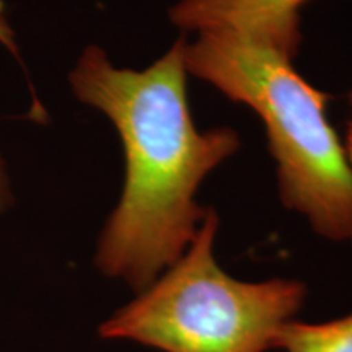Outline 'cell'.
Segmentation results:
<instances>
[{
  "label": "cell",
  "instance_id": "4",
  "mask_svg": "<svg viewBox=\"0 0 352 352\" xmlns=\"http://www.w3.org/2000/svg\"><path fill=\"white\" fill-rule=\"evenodd\" d=\"M308 0H179L170 19L186 32H232L292 59L300 46V8Z\"/></svg>",
  "mask_w": 352,
  "mask_h": 352
},
{
  "label": "cell",
  "instance_id": "5",
  "mask_svg": "<svg viewBox=\"0 0 352 352\" xmlns=\"http://www.w3.org/2000/svg\"><path fill=\"white\" fill-rule=\"evenodd\" d=\"M276 349L284 352H352V314L327 323L290 320L280 329Z\"/></svg>",
  "mask_w": 352,
  "mask_h": 352
},
{
  "label": "cell",
  "instance_id": "3",
  "mask_svg": "<svg viewBox=\"0 0 352 352\" xmlns=\"http://www.w3.org/2000/svg\"><path fill=\"white\" fill-rule=\"evenodd\" d=\"M219 217L206 210L191 245L134 300L101 323L104 340L162 352H266L307 297L294 279L246 283L215 259Z\"/></svg>",
  "mask_w": 352,
  "mask_h": 352
},
{
  "label": "cell",
  "instance_id": "1",
  "mask_svg": "<svg viewBox=\"0 0 352 352\" xmlns=\"http://www.w3.org/2000/svg\"><path fill=\"white\" fill-rule=\"evenodd\" d=\"M186 39L144 70L120 69L87 47L69 80L82 103L104 113L126 157L121 199L103 228L95 263L135 292L182 258L206 210L195 196L202 179L240 148L230 127L197 131L188 101Z\"/></svg>",
  "mask_w": 352,
  "mask_h": 352
},
{
  "label": "cell",
  "instance_id": "7",
  "mask_svg": "<svg viewBox=\"0 0 352 352\" xmlns=\"http://www.w3.org/2000/svg\"><path fill=\"white\" fill-rule=\"evenodd\" d=\"M351 101H352V96H351ZM344 148H346L347 158H349V162H351V165H352V121L349 122V126H347V132H346V144H344Z\"/></svg>",
  "mask_w": 352,
  "mask_h": 352
},
{
  "label": "cell",
  "instance_id": "2",
  "mask_svg": "<svg viewBox=\"0 0 352 352\" xmlns=\"http://www.w3.org/2000/svg\"><path fill=\"white\" fill-rule=\"evenodd\" d=\"M186 70L266 126L285 208L305 215L324 239L352 240V165L327 116L331 98L283 52L232 32H204L184 46Z\"/></svg>",
  "mask_w": 352,
  "mask_h": 352
},
{
  "label": "cell",
  "instance_id": "6",
  "mask_svg": "<svg viewBox=\"0 0 352 352\" xmlns=\"http://www.w3.org/2000/svg\"><path fill=\"white\" fill-rule=\"evenodd\" d=\"M10 204H12L10 183H8L6 164H3L2 157H0V212H2L3 209H7Z\"/></svg>",
  "mask_w": 352,
  "mask_h": 352
}]
</instances>
